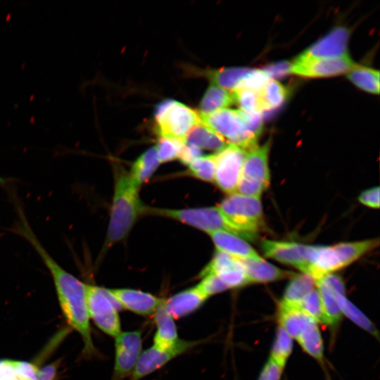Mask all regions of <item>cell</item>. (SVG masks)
<instances>
[{
	"instance_id": "ffe728a7",
	"label": "cell",
	"mask_w": 380,
	"mask_h": 380,
	"mask_svg": "<svg viewBox=\"0 0 380 380\" xmlns=\"http://www.w3.org/2000/svg\"><path fill=\"white\" fill-rule=\"evenodd\" d=\"M278 321L279 326L293 339H297L308 327L317 322L297 308L281 305H279Z\"/></svg>"
},
{
	"instance_id": "484cf974",
	"label": "cell",
	"mask_w": 380,
	"mask_h": 380,
	"mask_svg": "<svg viewBox=\"0 0 380 380\" xmlns=\"http://www.w3.org/2000/svg\"><path fill=\"white\" fill-rule=\"evenodd\" d=\"M39 369L32 362L0 360V380H36Z\"/></svg>"
},
{
	"instance_id": "7c38bea8",
	"label": "cell",
	"mask_w": 380,
	"mask_h": 380,
	"mask_svg": "<svg viewBox=\"0 0 380 380\" xmlns=\"http://www.w3.org/2000/svg\"><path fill=\"white\" fill-rule=\"evenodd\" d=\"M356 64L348 55L332 58H308L298 56L291 63V72L303 77H329L348 72Z\"/></svg>"
},
{
	"instance_id": "4fadbf2b",
	"label": "cell",
	"mask_w": 380,
	"mask_h": 380,
	"mask_svg": "<svg viewBox=\"0 0 380 380\" xmlns=\"http://www.w3.org/2000/svg\"><path fill=\"white\" fill-rule=\"evenodd\" d=\"M349 37L347 28L335 27L299 56L308 58H332L348 55Z\"/></svg>"
},
{
	"instance_id": "44dd1931",
	"label": "cell",
	"mask_w": 380,
	"mask_h": 380,
	"mask_svg": "<svg viewBox=\"0 0 380 380\" xmlns=\"http://www.w3.org/2000/svg\"><path fill=\"white\" fill-rule=\"evenodd\" d=\"M315 286V279L310 275L305 273L294 275L286 286L279 305L297 308Z\"/></svg>"
},
{
	"instance_id": "74e56055",
	"label": "cell",
	"mask_w": 380,
	"mask_h": 380,
	"mask_svg": "<svg viewBox=\"0 0 380 380\" xmlns=\"http://www.w3.org/2000/svg\"><path fill=\"white\" fill-rule=\"evenodd\" d=\"M234 103L245 113H261L258 92L250 89H236L233 91Z\"/></svg>"
},
{
	"instance_id": "c3c4849f",
	"label": "cell",
	"mask_w": 380,
	"mask_h": 380,
	"mask_svg": "<svg viewBox=\"0 0 380 380\" xmlns=\"http://www.w3.org/2000/svg\"><path fill=\"white\" fill-rule=\"evenodd\" d=\"M16 380H24V379H16Z\"/></svg>"
},
{
	"instance_id": "ac0fdd59",
	"label": "cell",
	"mask_w": 380,
	"mask_h": 380,
	"mask_svg": "<svg viewBox=\"0 0 380 380\" xmlns=\"http://www.w3.org/2000/svg\"><path fill=\"white\" fill-rule=\"evenodd\" d=\"M217 250L234 258H258L260 256L243 238L226 231H215L208 234Z\"/></svg>"
},
{
	"instance_id": "bcb514c9",
	"label": "cell",
	"mask_w": 380,
	"mask_h": 380,
	"mask_svg": "<svg viewBox=\"0 0 380 380\" xmlns=\"http://www.w3.org/2000/svg\"><path fill=\"white\" fill-rule=\"evenodd\" d=\"M201 149L193 145L184 144L177 158H179L182 163L189 165L194 160L201 156Z\"/></svg>"
},
{
	"instance_id": "7dc6e473",
	"label": "cell",
	"mask_w": 380,
	"mask_h": 380,
	"mask_svg": "<svg viewBox=\"0 0 380 380\" xmlns=\"http://www.w3.org/2000/svg\"><path fill=\"white\" fill-rule=\"evenodd\" d=\"M56 371L57 365L56 363L49 364L39 369L36 380H54Z\"/></svg>"
},
{
	"instance_id": "8fae6325",
	"label": "cell",
	"mask_w": 380,
	"mask_h": 380,
	"mask_svg": "<svg viewBox=\"0 0 380 380\" xmlns=\"http://www.w3.org/2000/svg\"><path fill=\"white\" fill-rule=\"evenodd\" d=\"M200 341L179 339L172 348L159 350L153 346L141 352L130 380H140L161 368L176 357L198 345Z\"/></svg>"
},
{
	"instance_id": "836d02e7",
	"label": "cell",
	"mask_w": 380,
	"mask_h": 380,
	"mask_svg": "<svg viewBox=\"0 0 380 380\" xmlns=\"http://www.w3.org/2000/svg\"><path fill=\"white\" fill-rule=\"evenodd\" d=\"M215 162V154H210L196 158L188 165L195 177L205 182H214Z\"/></svg>"
},
{
	"instance_id": "e0dca14e",
	"label": "cell",
	"mask_w": 380,
	"mask_h": 380,
	"mask_svg": "<svg viewBox=\"0 0 380 380\" xmlns=\"http://www.w3.org/2000/svg\"><path fill=\"white\" fill-rule=\"evenodd\" d=\"M206 299L196 286L164 299V305L174 319H179L198 310Z\"/></svg>"
},
{
	"instance_id": "52a82bcc",
	"label": "cell",
	"mask_w": 380,
	"mask_h": 380,
	"mask_svg": "<svg viewBox=\"0 0 380 380\" xmlns=\"http://www.w3.org/2000/svg\"><path fill=\"white\" fill-rule=\"evenodd\" d=\"M151 213L177 220L208 234L215 231H226L238 235L218 207L180 210L153 208Z\"/></svg>"
},
{
	"instance_id": "4316f807",
	"label": "cell",
	"mask_w": 380,
	"mask_h": 380,
	"mask_svg": "<svg viewBox=\"0 0 380 380\" xmlns=\"http://www.w3.org/2000/svg\"><path fill=\"white\" fill-rule=\"evenodd\" d=\"M318 323L308 327L296 339L302 349L320 363L324 359V346Z\"/></svg>"
},
{
	"instance_id": "6da1fadb",
	"label": "cell",
	"mask_w": 380,
	"mask_h": 380,
	"mask_svg": "<svg viewBox=\"0 0 380 380\" xmlns=\"http://www.w3.org/2000/svg\"><path fill=\"white\" fill-rule=\"evenodd\" d=\"M18 211L19 218L13 231L28 241L41 258L51 275L66 321L82 338L83 353L86 355H94L96 349L91 334L86 284L65 270L51 257L34 233L24 212L20 208H18Z\"/></svg>"
},
{
	"instance_id": "8992f818",
	"label": "cell",
	"mask_w": 380,
	"mask_h": 380,
	"mask_svg": "<svg viewBox=\"0 0 380 380\" xmlns=\"http://www.w3.org/2000/svg\"><path fill=\"white\" fill-rule=\"evenodd\" d=\"M87 308L90 319L103 332L116 337L120 331V305L108 289L86 284Z\"/></svg>"
},
{
	"instance_id": "ba28073f",
	"label": "cell",
	"mask_w": 380,
	"mask_h": 380,
	"mask_svg": "<svg viewBox=\"0 0 380 380\" xmlns=\"http://www.w3.org/2000/svg\"><path fill=\"white\" fill-rule=\"evenodd\" d=\"M247 153L246 150L232 144L215 153L214 182L222 191L229 194L236 192Z\"/></svg>"
},
{
	"instance_id": "603a6c76",
	"label": "cell",
	"mask_w": 380,
	"mask_h": 380,
	"mask_svg": "<svg viewBox=\"0 0 380 380\" xmlns=\"http://www.w3.org/2000/svg\"><path fill=\"white\" fill-rule=\"evenodd\" d=\"M234 103L233 91L212 84L207 89L200 103V115H208L226 108Z\"/></svg>"
},
{
	"instance_id": "f35d334b",
	"label": "cell",
	"mask_w": 380,
	"mask_h": 380,
	"mask_svg": "<svg viewBox=\"0 0 380 380\" xmlns=\"http://www.w3.org/2000/svg\"><path fill=\"white\" fill-rule=\"evenodd\" d=\"M270 79L269 76L263 70L251 69L235 90L250 89L258 92Z\"/></svg>"
},
{
	"instance_id": "7a4b0ae2",
	"label": "cell",
	"mask_w": 380,
	"mask_h": 380,
	"mask_svg": "<svg viewBox=\"0 0 380 380\" xmlns=\"http://www.w3.org/2000/svg\"><path fill=\"white\" fill-rule=\"evenodd\" d=\"M138 189L129 174L120 173L117 176L103 252L124 239L139 215L145 210L139 197Z\"/></svg>"
},
{
	"instance_id": "d4e9b609",
	"label": "cell",
	"mask_w": 380,
	"mask_h": 380,
	"mask_svg": "<svg viewBox=\"0 0 380 380\" xmlns=\"http://www.w3.org/2000/svg\"><path fill=\"white\" fill-rule=\"evenodd\" d=\"M159 163L156 146H153L134 161L129 176L133 183L139 187L153 175Z\"/></svg>"
},
{
	"instance_id": "3957f363",
	"label": "cell",
	"mask_w": 380,
	"mask_h": 380,
	"mask_svg": "<svg viewBox=\"0 0 380 380\" xmlns=\"http://www.w3.org/2000/svg\"><path fill=\"white\" fill-rule=\"evenodd\" d=\"M218 208L232 227L243 239L253 238L264 225L260 198L236 192L225 198Z\"/></svg>"
},
{
	"instance_id": "1f68e13d",
	"label": "cell",
	"mask_w": 380,
	"mask_h": 380,
	"mask_svg": "<svg viewBox=\"0 0 380 380\" xmlns=\"http://www.w3.org/2000/svg\"><path fill=\"white\" fill-rule=\"evenodd\" d=\"M341 308L343 315H346L352 322L376 338L379 333L370 319L346 296L335 297Z\"/></svg>"
},
{
	"instance_id": "7402d4cb",
	"label": "cell",
	"mask_w": 380,
	"mask_h": 380,
	"mask_svg": "<svg viewBox=\"0 0 380 380\" xmlns=\"http://www.w3.org/2000/svg\"><path fill=\"white\" fill-rule=\"evenodd\" d=\"M184 142L200 149L217 151L229 145L223 137L201 122L189 132L185 138Z\"/></svg>"
},
{
	"instance_id": "4dcf8cb0",
	"label": "cell",
	"mask_w": 380,
	"mask_h": 380,
	"mask_svg": "<svg viewBox=\"0 0 380 380\" xmlns=\"http://www.w3.org/2000/svg\"><path fill=\"white\" fill-rule=\"evenodd\" d=\"M348 78L360 89L372 94H379V72L378 70L356 65L348 72Z\"/></svg>"
},
{
	"instance_id": "30bf717a",
	"label": "cell",
	"mask_w": 380,
	"mask_h": 380,
	"mask_svg": "<svg viewBox=\"0 0 380 380\" xmlns=\"http://www.w3.org/2000/svg\"><path fill=\"white\" fill-rule=\"evenodd\" d=\"M141 350L140 331L120 332L115 337V365L111 380H122L132 374Z\"/></svg>"
},
{
	"instance_id": "cb8c5ba5",
	"label": "cell",
	"mask_w": 380,
	"mask_h": 380,
	"mask_svg": "<svg viewBox=\"0 0 380 380\" xmlns=\"http://www.w3.org/2000/svg\"><path fill=\"white\" fill-rule=\"evenodd\" d=\"M378 245L379 239H372L355 242H342L332 246V248L344 267L375 248Z\"/></svg>"
},
{
	"instance_id": "d6a6232c",
	"label": "cell",
	"mask_w": 380,
	"mask_h": 380,
	"mask_svg": "<svg viewBox=\"0 0 380 380\" xmlns=\"http://www.w3.org/2000/svg\"><path fill=\"white\" fill-rule=\"evenodd\" d=\"M293 338L278 326L272 347L270 359L284 368L293 350Z\"/></svg>"
},
{
	"instance_id": "2e32d148",
	"label": "cell",
	"mask_w": 380,
	"mask_h": 380,
	"mask_svg": "<svg viewBox=\"0 0 380 380\" xmlns=\"http://www.w3.org/2000/svg\"><path fill=\"white\" fill-rule=\"evenodd\" d=\"M235 259L246 275L250 284L272 282L295 275L293 272L279 269L261 257L258 258H235Z\"/></svg>"
},
{
	"instance_id": "5bb4252c",
	"label": "cell",
	"mask_w": 380,
	"mask_h": 380,
	"mask_svg": "<svg viewBox=\"0 0 380 380\" xmlns=\"http://www.w3.org/2000/svg\"><path fill=\"white\" fill-rule=\"evenodd\" d=\"M108 291L121 308L141 316L154 314L163 300L149 293L139 290L108 289Z\"/></svg>"
},
{
	"instance_id": "8d00e7d4",
	"label": "cell",
	"mask_w": 380,
	"mask_h": 380,
	"mask_svg": "<svg viewBox=\"0 0 380 380\" xmlns=\"http://www.w3.org/2000/svg\"><path fill=\"white\" fill-rule=\"evenodd\" d=\"M184 144V140L160 137L156 146L160 163L177 158Z\"/></svg>"
},
{
	"instance_id": "e575fe53",
	"label": "cell",
	"mask_w": 380,
	"mask_h": 380,
	"mask_svg": "<svg viewBox=\"0 0 380 380\" xmlns=\"http://www.w3.org/2000/svg\"><path fill=\"white\" fill-rule=\"evenodd\" d=\"M297 308L310 316L317 323L325 324L319 293L317 289L311 291L298 305Z\"/></svg>"
},
{
	"instance_id": "f1b7e54d",
	"label": "cell",
	"mask_w": 380,
	"mask_h": 380,
	"mask_svg": "<svg viewBox=\"0 0 380 380\" xmlns=\"http://www.w3.org/2000/svg\"><path fill=\"white\" fill-rule=\"evenodd\" d=\"M315 286L320 296L325 324L331 327L337 326L343 314L335 296L321 281H315Z\"/></svg>"
},
{
	"instance_id": "277c9868",
	"label": "cell",
	"mask_w": 380,
	"mask_h": 380,
	"mask_svg": "<svg viewBox=\"0 0 380 380\" xmlns=\"http://www.w3.org/2000/svg\"><path fill=\"white\" fill-rule=\"evenodd\" d=\"M200 122L198 112L177 101L165 100L156 108V131L161 137L184 141Z\"/></svg>"
},
{
	"instance_id": "83f0119b",
	"label": "cell",
	"mask_w": 380,
	"mask_h": 380,
	"mask_svg": "<svg viewBox=\"0 0 380 380\" xmlns=\"http://www.w3.org/2000/svg\"><path fill=\"white\" fill-rule=\"evenodd\" d=\"M288 95L286 87L274 79H270L258 91L261 112L280 106Z\"/></svg>"
},
{
	"instance_id": "5b68a950",
	"label": "cell",
	"mask_w": 380,
	"mask_h": 380,
	"mask_svg": "<svg viewBox=\"0 0 380 380\" xmlns=\"http://www.w3.org/2000/svg\"><path fill=\"white\" fill-rule=\"evenodd\" d=\"M202 123L217 132L229 144L246 151L257 146L258 138L248 129L239 110L224 108L208 115H200Z\"/></svg>"
},
{
	"instance_id": "9c48e42d",
	"label": "cell",
	"mask_w": 380,
	"mask_h": 380,
	"mask_svg": "<svg viewBox=\"0 0 380 380\" xmlns=\"http://www.w3.org/2000/svg\"><path fill=\"white\" fill-rule=\"evenodd\" d=\"M261 246L266 257L293 266L305 274L309 272L317 248V246L269 239L263 240Z\"/></svg>"
},
{
	"instance_id": "7bdbcfd3",
	"label": "cell",
	"mask_w": 380,
	"mask_h": 380,
	"mask_svg": "<svg viewBox=\"0 0 380 380\" xmlns=\"http://www.w3.org/2000/svg\"><path fill=\"white\" fill-rule=\"evenodd\" d=\"M284 368L270 358L262 369L258 380H280Z\"/></svg>"
},
{
	"instance_id": "ee69618b",
	"label": "cell",
	"mask_w": 380,
	"mask_h": 380,
	"mask_svg": "<svg viewBox=\"0 0 380 380\" xmlns=\"http://www.w3.org/2000/svg\"><path fill=\"white\" fill-rule=\"evenodd\" d=\"M291 63L287 61H281L267 65L263 70L266 74L273 78H280L286 76L291 72Z\"/></svg>"
},
{
	"instance_id": "d590c367",
	"label": "cell",
	"mask_w": 380,
	"mask_h": 380,
	"mask_svg": "<svg viewBox=\"0 0 380 380\" xmlns=\"http://www.w3.org/2000/svg\"><path fill=\"white\" fill-rule=\"evenodd\" d=\"M239 267L234 257L217 251L213 259L200 273L203 277L208 274H219L226 270Z\"/></svg>"
},
{
	"instance_id": "f546056e",
	"label": "cell",
	"mask_w": 380,
	"mask_h": 380,
	"mask_svg": "<svg viewBox=\"0 0 380 380\" xmlns=\"http://www.w3.org/2000/svg\"><path fill=\"white\" fill-rule=\"evenodd\" d=\"M251 70L246 68H227L210 70L208 74L214 84L234 91Z\"/></svg>"
},
{
	"instance_id": "f6af8a7d",
	"label": "cell",
	"mask_w": 380,
	"mask_h": 380,
	"mask_svg": "<svg viewBox=\"0 0 380 380\" xmlns=\"http://www.w3.org/2000/svg\"><path fill=\"white\" fill-rule=\"evenodd\" d=\"M359 201L372 208H379V187H372L362 191L358 197Z\"/></svg>"
},
{
	"instance_id": "b9f144b4",
	"label": "cell",
	"mask_w": 380,
	"mask_h": 380,
	"mask_svg": "<svg viewBox=\"0 0 380 380\" xmlns=\"http://www.w3.org/2000/svg\"><path fill=\"white\" fill-rule=\"evenodd\" d=\"M319 280L327 286L335 297L346 296L345 284L340 277L331 273L324 275Z\"/></svg>"
},
{
	"instance_id": "60d3db41",
	"label": "cell",
	"mask_w": 380,
	"mask_h": 380,
	"mask_svg": "<svg viewBox=\"0 0 380 380\" xmlns=\"http://www.w3.org/2000/svg\"><path fill=\"white\" fill-rule=\"evenodd\" d=\"M217 276L229 289L239 288L250 284L246 275L240 266L222 272Z\"/></svg>"
},
{
	"instance_id": "9a60e30c",
	"label": "cell",
	"mask_w": 380,
	"mask_h": 380,
	"mask_svg": "<svg viewBox=\"0 0 380 380\" xmlns=\"http://www.w3.org/2000/svg\"><path fill=\"white\" fill-rule=\"evenodd\" d=\"M270 147V141H267L262 146H256L248 152L240 179L259 183L268 187L270 182L268 167Z\"/></svg>"
},
{
	"instance_id": "d6986e66",
	"label": "cell",
	"mask_w": 380,
	"mask_h": 380,
	"mask_svg": "<svg viewBox=\"0 0 380 380\" xmlns=\"http://www.w3.org/2000/svg\"><path fill=\"white\" fill-rule=\"evenodd\" d=\"M156 331L153 346L159 350L173 347L179 341L177 329L174 318L165 309L164 299L154 313Z\"/></svg>"
},
{
	"instance_id": "ab89813d",
	"label": "cell",
	"mask_w": 380,
	"mask_h": 380,
	"mask_svg": "<svg viewBox=\"0 0 380 380\" xmlns=\"http://www.w3.org/2000/svg\"><path fill=\"white\" fill-rule=\"evenodd\" d=\"M196 287L206 298L229 289L224 282L216 274H208L203 277L202 281Z\"/></svg>"
}]
</instances>
